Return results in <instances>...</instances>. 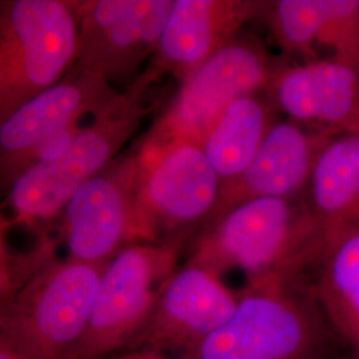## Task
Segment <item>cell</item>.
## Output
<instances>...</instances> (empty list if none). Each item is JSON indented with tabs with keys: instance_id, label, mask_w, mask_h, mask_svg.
<instances>
[{
	"instance_id": "14",
	"label": "cell",
	"mask_w": 359,
	"mask_h": 359,
	"mask_svg": "<svg viewBox=\"0 0 359 359\" xmlns=\"http://www.w3.org/2000/svg\"><path fill=\"white\" fill-rule=\"evenodd\" d=\"M269 1L173 0L167 23L148 69L158 80L180 81L241 34L250 20L264 16Z\"/></svg>"
},
{
	"instance_id": "22",
	"label": "cell",
	"mask_w": 359,
	"mask_h": 359,
	"mask_svg": "<svg viewBox=\"0 0 359 359\" xmlns=\"http://www.w3.org/2000/svg\"><path fill=\"white\" fill-rule=\"evenodd\" d=\"M0 359H26L0 338Z\"/></svg>"
},
{
	"instance_id": "10",
	"label": "cell",
	"mask_w": 359,
	"mask_h": 359,
	"mask_svg": "<svg viewBox=\"0 0 359 359\" xmlns=\"http://www.w3.org/2000/svg\"><path fill=\"white\" fill-rule=\"evenodd\" d=\"M173 0L74 1L79 47L74 67L104 77L111 86L139 76L154 56Z\"/></svg>"
},
{
	"instance_id": "23",
	"label": "cell",
	"mask_w": 359,
	"mask_h": 359,
	"mask_svg": "<svg viewBox=\"0 0 359 359\" xmlns=\"http://www.w3.org/2000/svg\"><path fill=\"white\" fill-rule=\"evenodd\" d=\"M353 359H354V358H353Z\"/></svg>"
},
{
	"instance_id": "1",
	"label": "cell",
	"mask_w": 359,
	"mask_h": 359,
	"mask_svg": "<svg viewBox=\"0 0 359 359\" xmlns=\"http://www.w3.org/2000/svg\"><path fill=\"white\" fill-rule=\"evenodd\" d=\"M341 346L310 269L287 270L246 283L231 320L179 359H335Z\"/></svg>"
},
{
	"instance_id": "12",
	"label": "cell",
	"mask_w": 359,
	"mask_h": 359,
	"mask_svg": "<svg viewBox=\"0 0 359 359\" xmlns=\"http://www.w3.org/2000/svg\"><path fill=\"white\" fill-rule=\"evenodd\" d=\"M104 77L74 67L65 79L20 105L0 123V187H11L40 142L96 115L116 93Z\"/></svg>"
},
{
	"instance_id": "11",
	"label": "cell",
	"mask_w": 359,
	"mask_h": 359,
	"mask_svg": "<svg viewBox=\"0 0 359 359\" xmlns=\"http://www.w3.org/2000/svg\"><path fill=\"white\" fill-rule=\"evenodd\" d=\"M237 304L238 293L221 277L185 264L168 280L151 317L128 348H154L180 357L229 321Z\"/></svg>"
},
{
	"instance_id": "4",
	"label": "cell",
	"mask_w": 359,
	"mask_h": 359,
	"mask_svg": "<svg viewBox=\"0 0 359 359\" xmlns=\"http://www.w3.org/2000/svg\"><path fill=\"white\" fill-rule=\"evenodd\" d=\"M105 265L48 259L0 302V338L26 359H67L87 330Z\"/></svg>"
},
{
	"instance_id": "18",
	"label": "cell",
	"mask_w": 359,
	"mask_h": 359,
	"mask_svg": "<svg viewBox=\"0 0 359 359\" xmlns=\"http://www.w3.org/2000/svg\"><path fill=\"white\" fill-rule=\"evenodd\" d=\"M310 270L325 314L359 359V219L325 237Z\"/></svg>"
},
{
	"instance_id": "16",
	"label": "cell",
	"mask_w": 359,
	"mask_h": 359,
	"mask_svg": "<svg viewBox=\"0 0 359 359\" xmlns=\"http://www.w3.org/2000/svg\"><path fill=\"white\" fill-rule=\"evenodd\" d=\"M285 51L327 59L359 68V0H278L264 13Z\"/></svg>"
},
{
	"instance_id": "17",
	"label": "cell",
	"mask_w": 359,
	"mask_h": 359,
	"mask_svg": "<svg viewBox=\"0 0 359 359\" xmlns=\"http://www.w3.org/2000/svg\"><path fill=\"white\" fill-rule=\"evenodd\" d=\"M302 200L325 237L359 219V132L338 133L325 142Z\"/></svg>"
},
{
	"instance_id": "6",
	"label": "cell",
	"mask_w": 359,
	"mask_h": 359,
	"mask_svg": "<svg viewBox=\"0 0 359 359\" xmlns=\"http://www.w3.org/2000/svg\"><path fill=\"white\" fill-rule=\"evenodd\" d=\"M135 152L136 212L145 243L189 238L212 219L222 184L198 142H142Z\"/></svg>"
},
{
	"instance_id": "8",
	"label": "cell",
	"mask_w": 359,
	"mask_h": 359,
	"mask_svg": "<svg viewBox=\"0 0 359 359\" xmlns=\"http://www.w3.org/2000/svg\"><path fill=\"white\" fill-rule=\"evenodd\" d=\"M280 65L261 40L238 34L180 81L179 92L142 142L200 144L233 102L268 90Z\"/></svg>"
},
{
	"instance_id": "19",
	"label": "cell",
	"mask_w": 359,
	"mask_h": 359,
	"mask_svg": "<svg viewBox=\"0 0 359 359\" xmlns=\"http://www.w3.org/2000/svg\"><path fill=\"white\" fill-rule=\"evenodd\" d=\"M277 112L268 90H261L233 102L206 130L200 147L222 185L252 163L277 123Z\"/></svg>"
},
{
	"instance_id": "21",
	"label": "cell",
	"mask_w": 359,
	"mask_h": 359,
	"mask_svg": "<svg viewBox=\"0 0 359 359\" xmlns=\"http://www.w3.org/2000/svg\"><path fill=\"white\" fill-rule=\"evenodd\" d=\"M103 359H168L161 351L154 348H127Z\"/></svg>"
},
{
	"instance_id": "3",
	"label": "cell",
	"mask_w": 359,
	"mask_h": 359,
	"mask_svg": "<svg viewBox=\"0 0 359 359\" xmlns=\"http://www.w3.org/2000/svg\"><path fill=\"white\" fill-rule=\"evenodd\" d=\"M156 81L158 79L144 69L92 116L63 154L28 168L13 181L7 200L13 225L36 226L62 215L74 193L111 164L142 126Z\"/></svg>"
},
{
	"instance_id": "5",
	"label": "cell",
	"mask_w": 359,
	"mask_h": 359,
	"mask_svg": "<svg viewBox=\"0 0 359 359\" xmlns=\"http://www.w3.org/2000/svg\"><path fill=\"white\" fill-rule=\"evenodd\" d=\"M77 47L74 1H0V123L65 79Z\"/></svg>"
},
{
	"instance_id": "2",
	"label": "cell",
	"mask_w": 359,
	"mask_h": 359,
	"mask_svg": "<svg viewBox=\"0 0 359 359\" xmlns=\"http://www.w3.org/2000/svg\"><path fill=\"white\" fill-rule=\"evenodd\" d=\"M323 238L302 196L252 200L204 225L185 264L221 278L240 270L252 283L281 271L311 269Z\"/></svg>"
},
{
	"instance_id": "7",
	"label": "cell",
	"mask_w": 359,
	"mask_h": 359,
	"mask_svg": "<svg viewBox=\"0 0 359 359\" xmlns=\"http://www.w3.org/2000/svg\"><path fill=\"white\" fill-rule=\"evenodd\" d=\"M188 237L127 246L105 266L87 330L67 359H103L128 348L177 270Z\"/></svg>"
},
{
	"instance_id": "9",
	"label": "cell",
	"mask_w": 359,
	"mask_h": 359,
	"mask_svg": "<svg viewBox=\"0 0 359 359\" xmlns=\"http://www.w3.org/2000/svg\"><path fill=\"white\" fill-rule=\"evenodd\" d=\"M136 152L120 154L84 182L67 203L63 236L68 256L105 265L135 244H144L136 212Z\"/></svg>"
},
{
	"instance_id": "15",
	"label": "cell",
	"mask_w": 359,
	"mask_h": 359,
	"mask_svg": "<svg viewBox=\"0 0 359 359\" xmlns=\"http://www.w3.org/2000/svg\"><path fill=\"white\" fill-rule=\"evenodd\" d=\"M329 137L290 118L277 120L252 163L237 179L222 185L212 219L246 201L301 197L316 157Z\"/></svg>"
},
{
	"instance_id": "20",
	"label": "cell",
	"mask_w": 359,
	"mask_h": 359,
	"mask_svg": "<svg viewBox=\"0 0 359 359\" xmlns=\"http://www.w3.org/2000/svg\"><path fill=\"white\" fill-rule=\"evenodd\" d=\"M11 226H13V222L0 212V302L13 294L50 259L46 256V252L31 258L15 256L7 241V233Z\"/></svg>"
},
{
	"instance_id": "13",
	"label": "cell",
	"mask_w": 359,
	"mask_h": 359,
	"mask_svg": "<svg viewBox=\"0 0 359 359\" xmlns=\"http://www.w3.org/2000/svg\"><path fill=\"white\" fill-rule=\"evenodd\" d=\"M278 112L333 136L359 132V68L334 59L281 63L268 87Z\"/></svg>"
}]
</instances>
